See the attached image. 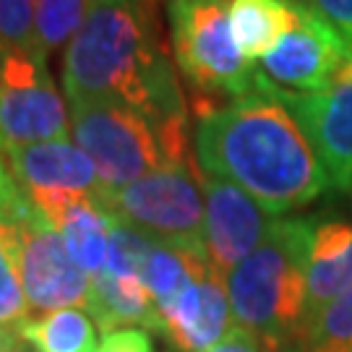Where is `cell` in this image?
Returning a JSON list of instances; mask_svg holds the SVG:
<instances>
[{
    "label": "cell",
    "instance_id": "1",
    "mask_svg": "<svg viewBox=\"0 0 352 352\" xmlns=\"http://www.w3.org/2000/svg\"><path fill=\"white\" fill-rule=\"evenodd\" d=\"M60 81L68 104L131 107L188 149L186 100L160 42L154 0H91L78 34L65 47Z\"/></svg>",
    "mask_w": 352,
    "mask_h": 352
},
{
    "label": "cell",
    "instance_id": "2",
    "mask_svg": "<svg viewBox=\"0 0 352 352\" xmlns=\"http://www.w3.org/2000/svg\"><path fill=\"white\" fill-rule=\"evenodd\" d=\"M193 146L204 175L243 188L272 217L314 204L331 186L300 120L261 89L199 115Z\"/></svg>",
    "mask_w": 352,
    "mask_h": 352
},
{
    "label": "cell",
    "instance_id": "3",
    "mask_svg": "<svg viewBox=\"0 0 352 352\" xmlns=\"http://www.w3.org/2000/svg\"><path fill=\"white\" fill-rule=\"evenodd\" d=\"M316 219H274L272 232L227 277L235 324L266 352H298L308 321V256Z\"/></svg>",
    "mask_w": 352,
    "mask_h": 352
},
{
    "label": "cell",
    "instance_id": "4",
    "mask_svg": "<svg viewBox=\"0 0 352 352\" xmlns=\"http://www.w3.org/2000/svg\"><path fill=\"white\" fill-rule=\"evenodd\" d=\"M177 71L201 97L238 100L256 91V65L243 58L227 0H167Z\"/></svg>",
    "mask_w": 352,
    "mask_h": 352
},
{
    "label": "cell",
    "instance_id": "5",
    "mask_svg": "<svg viewBox=\"0 0 352 352\" xmlns=\"http://www.w3.org/2000/svg\"><path fill=\"white\" fill-rule=\"evenodd\" d=\"M71 133L107 190L126 188L170 162L190 160L146 115L113 102H74Z\"/></svg>",
    "mask_w": 352,
    "mask_h": 352
},
{
    "label": "cell",
    "instance_id": "6",
    "mask_svg": "<svg viewBox=\"0 0 352 352\" xmlns=\"http://www.w3.org/2000/svg\"><path fill=\"white\" fill-rule=\"evenodd\" d=\"M201 190V167L186 160L164 164L126 188L107 190L102 204L115 219L160 243L204 245L206 201Z\"/></svg>",
    "mask_w": 352,
    "mask_h": 352
},
{
    "label": "cell",
    "instance_id": "7",
    "mask_svg": "<svg viewBox=\"0 0 352 352\" xmlns=\"http://www.w3.org/2000/svg\"><path fill=\"white\" fill-rule=\"evenodd\" d=\"M39 50H6L0 60V154L68 139L71 110L65 107Z\"/></svg>",
    "mask_w": 352,
    "mask_h": 352
},
{
    "label": "cell",
    "instance_id": "8",
    "mask_svg": "<svg viewBox=\"0 0 352 352\" xmlns=\"http://www.w3.org/2000/svg\"><path fill=\"white\" fill-rule=\"evenodd\" d=\"M350 55L352 47L340 32L300 0L295 26L256 63V89L274 97L318 94Z\"/></svg>",
    "mask_w": 352,
    "mask_h": 352
},
{
    "label": "cell",
    "instance_id": "9",
    "mask_svg": "<svg viewBox=\"0 0 352 352\" xmlns=\"http://www.w3.org/2000/svg\"><path fill=\"white\" fill-rule=\"evenodd\" d=\"M21 279L29 311L37 316L60 308H87L91 277L74 261L60 232L34 204L19 219Z\"/></svg>",
    "mask_w": 352,
    "mask_h": 352
},
{
    "label": "cell",
    "instance_id": "10",
    "mask_svg": "<svg viewBox=\"0 0 352 352\" xmlns=\"http://www.w3.org/2000/svg\"><path fill=\"white\" fill-rule=\"evenodd\" d=\"M204 248L209 266L227 279L243 258L264 243L274 219H269L272 214L243 188L212 175H204Z\"/></svg>",
    "mask_w": 352,
    "mask_h": 352
},
{
    "label": "cell",
    "instance_id": "11",
    "mask_svg": "<svg viewBox=\"0 0 352 352\" xmlns=\"http://www.w3.org/2000/svg\"><path fill=\"white\" fill-rule=\"evenodd\" d=\"M305 128L337 190L352 188V55L318 94L277 97Z\"/></svg>",
    "mask_w": 352,
    "mask_h": 352
},
{
    "label": "cell",
    "instance_id": "12",
    "mask_svg": "<svg viewBox=\"0 0 352 352\" xmlns=\"http://www.w3.org/2000/svg\"><path fill=\"white\" fill-rule=\"evenodd\" d=\"M3 160L34 206H45L60 196L104 199L107 193L87 151L68 139L42 141L3 151Z\"/></svg>",
    "mask_w": 352,
    "mask_h": 352
},
{
    "label": "cell",
    "instance_id": "13",
    "mask_svg": "<svg viewBox=\"0 0 352 352\" xmlns=\"http://www.w3.org/2000/svg\"><path fill=\"white\" fill-rule=\"evenodd\" d=\"M164 337L180 352H209L235 327L227 279L217 272L193 282L170 305L160 308Z\"/></svg>",
    "mask_w": 352,
    "mask_h": 352
},
{
    "label": "cell",
    "instance_id": "14",
    "mask_svg": "<svg viewBox=\"0 0 352 352\" xmlns=\"http://www.w3.org/2000/svg\"><path fill=\"white\" fill-rule=\"evenodd\" d=\"M32 199L13 177L0 154V329L19 331L29 321L24 279H21V235L19 219Z\"/></svg>",
    "mask_w": 352,
    "mask_h": 352
},
{
    "label": "cell",
    "instance_id": "15",
    "mask_svg": "<svg viewBox=\"0 0 352 352\" xmlns=\"http://www.w3.org/2000/svg\"><path fill=\"white\" fill-rule=\"evenodd\" d=\"M39 212L47 217L65 248L71 251L74 261L89 277H97L104 272L107 251H110V232H113L115 217L107 212L102 199L94 196H60L55 201L39 206Z\"/></svg>",
    "mask_w": 352,
    "mask_h": 352
},
{
    "label": "cell",
    "instance_id": "16",
    "mask_svg": "<svg viewBox=\"0 0 352 352\" xmlns=\"http://www.w3.org/2000/svg\"><path fill=\"white\" fill-rule=\"evenodd\" d=\"M352 287V225L342 219H316L311 256H308V321L329 302H334Z\"/></svg>",
    "mask_w": 352,
    "mask_h": 352
},
{
    "label": "cell",
    "instance_id": "17",
    "mask_svg": "<svg viewBox=\"0 0 352 352\" xmlns=\"http://www.w3.org/2000/svg\"><path fill=\"white\" fill-rule=\"evenodd\" d=\"M87 311L102 334L118 329H146V331H164L160 308L151 298L149 287L136 274H110L100 272L91 277Z\"/></svg>",
    "mask_w": 352,
    "mask_h": 352
},
{
    "label": "cell",
    "instance_id": "18",
    "mask_svg": "<svg viewBox=\"0 0 352 352\" xmlns=\"http://www.w3.org/2000/svg\"><path fill=\"white\" fill-rule=\"evenodd\" d=\"M300 0H230V24L240 52L253 65L274 50L298 21Z\"/></svg>",
    "mask_w": 352,
    "mask_h": 352
},
{
    "label": "cell",
    "instance_id": "19",
    "mask_svg": "<svg viewBox=\"0 0 352 352\" xmlns=\"http://www.w3.org/2000/svg\"><path fill=\"white\" fill-rule=\"evenodd\" d=\"M209 272L212 266L204 245H177L157 240L141 269V279L149 287L157 308H164Z\"/></svg>",
    "mask_w": 352,
    "mask_h": 352
},
{
    "label": "cell",
    "instance_id": "20",
    "mask_svg": "<svg viewBox=\"0 0 352 352\" xmlns=\"http://www.w3.org/2000/svg\"><path fill=\"white\" fill-rule=\"evenodd\" d=\"M19 337L34 352H97V324L81 308H60L29 318Z\"/></svg>",
    "mask_w": 352,
    "mask_h": 352
},
{
    "label": "cell",
    "instance_id": "21",
    "mask_svg": "<svg viewBox=\"0 0 352 352\" xmlns=\"http://www.w3.org/2000/svg\"><path fill=\"white\" fill-rule=\"evenodd\" d=\"M91 0H37L34 11V39L37 50L47 58L63 50L87 19Z\"/></svg>",
    "mask_w": 352,
    "mask_h": 352
},
{
    "label": "cell",
    "instance_id": "22",
    "mask_svg": "<svg viewBox=\"0 0 352 352\" xmlns=\"http://www.w3.org/2000/svg\"><path fill=\"white\" fill-rule=\"evenodd\" d=\"M157 240L144 235L141 230L126 225L120 219H115L113 232H110V251H107V264L104 272L110 274H136L141 277V269L149 258L151 248H154Z\"/></svg>",
    "mask_w": 352,
    "mask_h": 352
},
{
    "label": "cell",
    "instance_id": "23",
    "mask_svg": "<svg viewBox=\"0 0 352 352\" xmlns=\"http://www.w3.org/2000/svg\"><path fill=\"white\" fill-rule=\"evenodd\" d=\"M305 344H329L334 350L352 352V287L314 318L305 331Z\"/></svg>",
    "mask_w": 352,
    "mask_h": 352
},
{
    "label": "cell",
    "instance_id": "24",
    "mask_svg": "<svg viewBox=\"0 0 352 352\" xmlns=\"http://www.w3.org/2000/svg\"><path fill=\"white\" fill-rule=\"evenodd\" d=\"M34 11L37 0H0V39L8 50H37Z\"/></svg>",
    "mask_w": 352,
    "mask_h": 352
},
{
    "label": "cell",
    "instance_id": "25",
    "mask_svg": "<svg viewBox=\"0 0 352 352\" xmlns=\"http://www.w3.org/2000/svg\"><path fill=\"white\" fill-rule=\"evenodd\" d=\"M302 3L311 6L327 24L334 26L352 47V0H302Z\"/></svg>",
    "mask_w": 352,
    "mask_h": 352
},
{
    "label": "cell",
    "instance_id": "26",
    "mask_svg": "<svg viewBox=\"0 0 352 352\" xmlns=\"http://www.w3.org/2000/svg\"><path fill=\"white\" fill-rule=\"evenodd\" d=\"M97 352H154V342L146 329H118L102 337Z\"/></svg>",
    "mask_w": 352,
    "mask_h": 352
},
{
    "label": "cell",
    "instance_id": "27",
    "mask_svg": "<svg viewBox=\"0 0 352 352\" xmlns=\"http://www.w3.org/2000/svg\"><path fill=\"white\" fill-rule=\"evenodd\" d=\"M209 352H266V347L261 344V340L243 327H235L227 331V337L219 344H214Z\"/></svg>",
    "mask_w": 352,
    "mask_h": 352
},
{
    "label": "cell",
    "instance_id": "28",
    "mask_svg": "<svg viewBox=\"0 0 352 352\" xmlns=\"http://www.w3.org/2000/svg\"><path fill=\"white\" fill-rule=\"evenodd\" d=\"M19 344H21L19 331H6V329H0V352H16Z\"/></svg>",
    "mask_w": 352,
    "mask_h": 352
},
{
    "label": "cell",
    "instance_id": "29",
    "mask_svg": "<svg viewBox=\"0 0 352 352\" xmlns=\"http://www.w3.org/2000/svg\"><path fill=\"white\" fill-rule=\"evenodd\" d=\"M16 352H34V350H29V344H26V342L21 340V344H19V347H16Z\"/></svg>",
    "mask_w": 352,
    "mask_h": 352
},
{
    "label": "cell",
    "instance_id": "30",
    "mask_svg": "<svg viewBox=\"0 0 352 352\" xmlns=\"http://www.w3.org/2000/svg\"><path fill=\"white\" fill-rule=\"evenodd\" d=\"M6 50H8V47H6V45H3V39H0V60H3V55H6Z\"/></svg>",
    "mask_w": 352,
    "mask_h": 352
}]
</instances>
